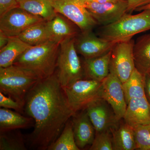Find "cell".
Wrapping results in <instances>:
<instances>
[{
  "label": "cell",
  "mask_w": 150,
  "mask_h": 150,
  "mask_svg": "<svg viewBox=\"0 0 150 150\" xmlns=\"http://www.w3.org/2000/svg\"><path fill=\"white\" fill-rule=\"evenodd\" d=\"M134 128L137 149L150 150V124L138 125Z\"/></svg>",
  "instance_id": "27"
},
{
  "label": "cell",
  "mask_w": 150,
  "mask_h": 150,
  "mask_svg": "<svg viewBox=\"0 0 150 150\" xmlns=\"http://www.w3.org/2000/svg\"><path fill=\"white\" fill-rule=\"evenodd\" d=\"M76 113L72 120L73 131L77 146L80 149H83L92 144L96 131L86 110Z\"/></svg>",
  "instance_id": "14"
},
{
  "label": "cell",
  "mask_w": 150,
  "mask_h": 150,
  "mask_svg": "<svg viewBox=\"0 0 150 150\" xmlns=\"http://www.w3.org/2000/svg\"><path fill=\"white\" fill-rule=\"evenodd\" d=\"M34 120L30 117H25L19 112L7 108L0 109V131L1 132L26 129L34 125Z\"/></svg>",
  "instance_id": "19"
},
{
  "label": "cell",
  "mask_w": 150,
  "mask_h": 150,
  "mask_svg": "<svg viewBox=\"0 0 150 150\" xmlns=\"http://www.w3.org/2000/svg\"><path fill=\"white\" fill-rule=\"evenodd\" d=\"M63 89L75 113L85 110L91 103L102 98V82L81 79Z\"/></svg>",
  "instance_id": "6"
},
{
  "label": "cell",
  "mask_w": 150,
  "mask_h": 150,
  "mask_svg": "<svg viewBox=\"0 0 150 150\" xmlns=\"http://www.w3.org/2000/svg\"><path fill=\"white\" fill-rule=\"evenodd\" d=\"M102 83V98L109 103L116 118L120 121L123 118L127 105L123 83L115 73L110 70Z\"/></svg>",
  "instance_id": "10"
},
{
  "label": "cell",
  "mask_w": 150,
  "mask_h": 150,
  "mask_svg": "<svg viewBox=\"0 0 150 150\" xmlns=\"http://www.w3.org/2000/svg\"><path fill=\"white\" fill-rule=\"evenodd\" d=\"M111 50L102 56L85 59L83 66L86 79L102 82L110 73Z\"/></svg>",
  "instance_id": "16"
},
{
  "label": "cell",
  "mask_w": 150,
  "mask_h": 150,
  "mask_svg": "<svg viewBox=\"0 0 150 150\" xmlns=\"http://www.w3.org/2000/svg\"><path fill=\"white\" fill-rule=\"evenodd\" d=\"M98 24L105 25L119 19L127 12V0L104 3L83 4Z\"/></svg>",
  "instance_id": "12"
},
{
  "label": "cell",
  "mask_w": 150,
  "mask_h": 150,
  "mask_svg": "<svg viewBox=\"0 0 150 150\" xmlns=\"http://www.w3.org/2000/svg\"><path fill=\"white\" fill-rule=\"evenodd\" d=\"M48 150H80L75 141L72 122L69 120L60 136L50 146Z\"/></svg>",
  "instance_id": "25"
},
{
  "label": "cell",
  "mask_w": 150,
  "mask_h": 150,
  "mask_svg": "<svg viewBox=\"0 0 150 150\" xmlns=\"http://www.w3.org/2000/svg\"><path fill=\"white\" fill-rule=\"evenodd\" d=\"M76 37L67 38L60 43L55 73L63 88L84 76L83 66L75 47Z\"/></svg>",
  "instance_id": "5"
},
{
  "label": "cell",
  "mask_w": 150,
  "mask_h": 150,
  "mask_svg": "<svg viewBox=\"0 0 150 150\" xmlns=\"http://www.w3.org/2000/svg\"><path fill=\"white\" fill-rule=\"evenodd\" d=\"M148 75H150V74H148Z\"/></svg>",
  "instance_id": "36"
},
{
  "label": "cell",
  "mask_w": 150,
  "mask_h": 150,
  "mask_svg": "<svg viewBox=\"0 0 150 150\" xmlns=\"http://www.w3.org/2000/svg\"><path fill=\"white\" fill-rule=\"evenodd\" d=\"M133 39L115 43L111 49L110 70L120 79L122 83L126 82L135 69Z\"/></svg>",
  "instance_id": "8"
},
{
  "label": "cell",
  "mask_w": 150,
  "mask_h": 150,
  "mask_svg": "<svg viewBox=\"0 0 150 150\" xmlns=\"http://www.w3.org/2000/svg\"><path fill=\"white\" fill-rule=\"evenodd\" d=\"M115 43L98 37L92 31L81 32L75 38L76 50L85 59L96 58L107 54Z\"/></svg>",
  "instance_id": "13"
},
{
  "label": "cell",
  "mask_w": 150,
  "mask_h": 150,
  "mask_svg": "<svg viewBox=\"0 0 150 150\" xmlns=\"http://www.w3.org/2000/svg\"><path fill=\"white\" fill-rule=\"evenodd\" d=\"M123 119L132 127L150 124V105L146 97L130 100Z\"/></svg>",
  "instance_id": "15"
},
{
  "label": "cell",
  "mask_w": 150,
  "mask_h": 150,
  "mask_svg": "<svg viewBox=\"0 0 150 150\" xmlns=\"http://www.w3.org/2000/svg\"><path fill=\"white\" fill-rule=\"evenodd\" d=\"M62 15L57 13L52 20L46 21L51 40L60 43L65 39L76 37L79 34L74 25Z\"/></svg>",
  "instance_id": "17"
},
{
  "label": "cell",
  "mask_w": 150,
  "mask_h": 150,
  "mask_svg": "<svg viewBox=\"0 0 150 150\" xmlns=\"http://www.w3.org/2000/svg\"><path fill=\"white\" fill-rule=\"evenodd\" d=\"M40 80L33 73L15 65L0 67V92L24 106L28 93Z\"/></svg>",
  "instance_id": "4"
},
{
  "label": "cell",
  "mask_w": 150,
  "mask_h": 150,
  "mask_svg": "<svg viewBox=\"0 0 150 150\" xmlns=\"http://www.w3.org/2000/svg\"><path fill=\"white\" fill-rule=\"evenodd\" d=\"M150 30V10L132 15L125 13L112 23L103 25L99 37L114 43L132 39L134 35Z\"/></svg>",
  "instance_id": "3"
},
{
  "label": "cell",
  "mask_w": 150,
  "mask_h": 150,
  "mask_svg": "<svg viewBox=\"0 0 150 150\" xmlns=\"http://www.w3.org/2000/svg\"><path fill=\"white\" fill-rule=\"evenodd\" d=\"M18 7V0H0V16Z\"/></svg>",
  "instance_id": "30"
},
{
  "label": "cell",
  "mask_w": 150,
  "mask_h": 150,
  "mask_svg": "<svg viewBox=\"0 0 150 150\" xmlns=\"http://www.w3.org/2000/svg\"><path fill=\"white\" fill-rule=\"evenodd\" d=\"M86 110L97 132L110 131L118 127L119 120L112 107L103 98L91 103Z\"/></svg>",
  "instance_id": "11"
},
{
  "label": "cell",
  "mask_w": 150,
  "mask_h": 150,
  "mask_svg": "<svg viewBox=\"0 0 150 150\" xmlns=\"http://www.w3.org/2000/svg\"><path fill=\"white\" fill-rule=\"evenodd\" d=\"M120 0H81L83 4L86 3H104L108 2H117Z\"/></svg>",
  "instance_id": "34"
},
{
  "label": "cell",
  "mask_w": 150,
  "mask_h": 150,
  "mask_svg": "<svg viewBox=\"0 0 150 150\" xmlns=\"http://www.w3.org/2000/svg\"><path fill=\"white\" fill-rule=\"evenodd\" d=\"M135 67L145 76L150 73V33L142 35L134 43Z\"/></svg>",
  "instance_id": "18"
},
{
  "label": "cell",
  "mask_w": 150,
  "mask_h": 150,
  "mask_svg": "<svg viewBox=\"0 0 150 150\" xmlns=\"http://www.w3.org/2000/svg\"><path fill=\"white\" fill-rule=\"evenodd\" d=\"M53 6L57 13L72 22L81 32L91 31L98 24L81 0H53Z\"/></svg>",
  "instance_id": "7"
},
{
  "label": "cell",
  "mask_w": 150,
  "mask_h": 150,
  "mask_svg": "<svg viewBox=\"0 0 150 150\" xmlns=\"http://www.w3.org/2000/svg\"><path fill=\"white\" fill-rule=\"evenodd\" d=\"M149 9L150 10V3L140 8L137 9V11H142L144 10Z\"/></svg>",
  "instance_id": "35"
},
{
  "label": "cell",
  "mask_w": 150,
  "mask_h": 150,
  "mask_svg": "<svg viewBox=\"0 0 150 150\" xmlns=\"http://www.w3.org/2000/svg\"><path fill=\"white\" fill-rule=\"evenodd\" d=\"M24 112L34 122V129L28 139L30 146L41 150H47L76 113L70 106L56 73L40 80L28 91Z\"/></svg>",
  "instance_id": "1"
},
{
  "label": "cell",
  "mask_w": 150,
  "mask_h": 150,
  "mask_svg": "<svg viewBox=\"0 0 150 150\" xmlns=\"http://www.w3.org/2000/svg\"><path fill=\"white\" fill-rule=\"evenodd\" d=\"M0 106L3 108L13 109L19 113H23L24 106L14 100L10 96H7L0 92Z\"/></svg>",
  "instance_id": "29"
},
{
  "label": "cell",
  "mask_w": 150,
  "mask_h": 150,
  "mask_svg": "<svg viewBox=\"0 0 150 150\" xmlns=\"http://www.w3.org/2000/svg\"><path fill=\"white\" fill-rule=\"evenodd\" d=\"M17 130L1 132L0 150H26L22 134Z\"/></svg>",
  "instance_id": "26"
},
{
  "label": "cell",
  "mask_w": 150,
  "mask_h": 150,
  "mask_svg": "<svg viewBox=\"0 0 150 150\" xmlns=\"http://www.w3.org/2000/svg\"><path fill=\"white\" fill-rule=\"evenodd\" d=\"M18 37L31 46L40 45L51 40L46 27V21L32 25Z\"/></svg>",
  "instance_id": "24"
},
{
  "label": "cell",
  "mask_w": 150,
  "mask_h": 150,
  "mask_svg": "<svg viewBox=\"0 0 150 150\" xmlns=\"http://www.w3.org/2000/svg\"><path fill=\"white\" fill-rule=\"evenodd\" d=\"M146 76L136 68L128 79L123 83V88L126 103L133 98H141L145 95Z\"/></svg>",
  "instance_id": "23"
},
{
  "label": "cell",
  "mask_w": 150,
  "mask_h": 150,
  "mask_svg": "<svg viewBox=\"0 0 150 150\" xmlns=\"http://www.w3.org/2000/svg\"><path fill=\"white\" fill-rule=\"evenodd\" d=\"M18 7L46 21L54 18L57 13L53 6V0H18Z\"/></svg>",
  "instance_id": "22"
},
{
  "label": "cell",
  "mask_w": 150,
  "mask_h": 150,
  "mask_svg": "<svg viewBox=\"0 0 150 150\" xmlns=\"http://www.w3.org/2000/svg\"><path fill=\"white\" fill-rule=\"evenodd\" d=\"M113 150L137 149L134 128L125 122L111 129Z\"/></svg>",
  "instance_id": "20"
},
{
  "label": "cell",
  "mask_w": 150,
  "mask_h": 150,
  "mask_svg": "<svg viewBox=\"0 0 150 150\" xmlns=\"http://www.w3.org/2000/svg\"><path fill=\"white\" fill-rule=\"evenodd\" d=\"M145 95L150 105V76L147 75L145 79Z\"/></svg>",
  "instance_id": "32"
},
{
  "label": "cell",
  "mask_w": 150,
  "mask_h": 150,
  "mask_svg": "<svg viewBox=\"0 0 150 150\" xmlns=\"http://www.w3.org/2000/svg\"><path fill=\"white\" fill-rule=\"evenodd\" d=\"M128 10L127 12H132L137 9L146 5L150 3V0H127Z\"/></svg>",
  "instance_id": "31"
},
{
  "label": "cell",
  "mask_w": 150,
  "mask_h": 150,
  "mask_svg": "<svg viewBox=\"0 0 150 150\" xmlns=\"http://www.w3.org/2000/svg\"><path fill=\"white\" fill-rule=\"evenodd\" d=\"M60 45V43L50 40L30 46L13 64L33 73L39 79H46L56 71Z\"/></svg>",
  "instance_id": "2"
},
{
  "label": "cell",
  "mask_w": 150,
  "mask_h": 150,
  "mask_svg": "<svg viewBox=\"0 0 150 150\" xmlns=\"http://www.w3.org/2000/svg\"><path fill=\"white\" fill-rule=\"evenodd\" d=\"M89 150H113L111 131L97 132Z\"/></svg>",
  "instance_id": "28"
},
{
  "label": "cell",
  "mask_w": 150,
  "mask_h": 150,
  "mask_svg": "<svg viewBox=\"0 0 150 150\" xmlns=\"http://www.w3.org/2000/svg\"><path fill=\"white\" fill-rule=\"evenodd\" d=\"M31 46L18 36L9 37L7 44L0 49V67L13 65L18 58Z\"/></svg>",
  "instance_id": "21"
},
{
  "label": "cell",
  "mask_w": 150,
  "mask_h": 150,
  "mask_svg": "<svg viewBox=\"0 0 150 150\" xmlns=\"http://www.w3.org/2000/svg\"><path fill=\"white\" fill-rule=\"evenodd\" d=\"M44 21L18 7L0 16V30L9 37L18 36L32 25Z\"/></svg>",
  "instance_id": "9"
},
{
  "label": "cell",
  "mask_w": 150,
  "mask_h": 150,
  "mask_svg": "<svg viewBox=\"0 0 150 150\" xmlns=\"http://www.w3.org/2000/svg\"><path fill=\"white\" fill-rule=\"evenodd\" d=\"M9 37L1 30H0V49L4 48L7 44Z\"/></svg>",
  "instance_id": "33"
}]
</instances>
